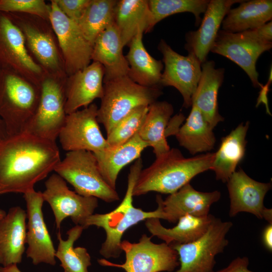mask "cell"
Here are the masks:
<instances>
[{"label":"cell","mask_w":272,"mask_h":272,"mask_svg":"<svg viewBox=\"0 0 272 272\" xmlns=\"http://www.w3.org/2000/svg\"><path fill=\"white\" fill-rule=\"evenodd\" d=\"M213 129L200 111L191 106L185 123L179 127L175 135L180 146L194 155L209 153L213 149L216 143Z\"/></svg>","instance_id":"1f68e13d"},{"label":"cell","mask_w":272,"mask_h":272,"mask_svg":"<svg viewBox=\"0 0 272 272\" xmlns=\"http://www.w3.org/2000/svg\"><path fill=\"white\" fill-rule=\"evenodd\" d=\"M45 186L42 196L52 209L56 228L59 229L63 220L68 217L76 225L84 228L87 219L98 207V198L82 196L70 190L66 181L56 173L47 179Z\"/></svg>","instance_id":"4fadbf2b"},{"label":"cell","mask_w":272,"mask_h":272,"mask_svg":"<svg viewBox=\"0 0 272 272\" xmlns=\"http://www.w3.org/2000/svg\"><path fill=\"white\" fill-rule=\"evenodd\" d=\"M98 108L96 104L92 103L66 115L58 135L64 150H85L95 154L109 147L97 120Z\"/></svg>","instance_id":"5bb4252c"},{"label":"cell","mask_w":272,"mask_h":272,"mask_svg":"<svg viewBox=\"0 0 272 272\" xmlns=\"http://www.w3.org/2000/svg\"><path fill=\"white\" fill-rule=\"evenodd\" d=\"M0 70L16 73L39 86L46 74L29 53L20 30L4 12H0Z\"/></svg>","instance_id":"7c38bea8"},{"label":"cell","mask_w":272,"mask_h":272,"mask_svg":"<svg viewBox=\"0 0 272 272\" xmlns=\"http://www.w3.org/2000/svg\"><path fill=\"white\" fill-rule=\"evenodd\" d=\"M104 77L103 66L95 61L67 77L65 85L66 114L82 107H88L96 99H101Z\"/></svg>","instance_id":"d6986e66"},{"label":"cell","mask_w":272,"mask_h":272,"mask_svg":"<svg viewBox=\"0 0 272 272\" xmlns=\"http://www.w3.org/2000/svg\"><path fill=\"white\" fill-rule=\"evenodd\" d=\"M54 171L71 184L78 194L93 196L106 202L119 199L116 189L103 178L94 154L85 150L67 152Z\"/></svg>","instance_id":"52a82bcc"},{"label":"cell","mask_w":272,"mask_h":272,"mask_svg":"<svg viewBox=\"0 0 272 272\" xmlns=\"http://www.w3.org/2000/svg\"><path fill=\"white\" fill-rule=\"evenodd\" d=\"M214 158L215 153L209 152L185 158L179 149L171 148L142 170L133 195L140 196L151 191L174 193L197 175L210 170Z\"/></svg>","instance_id":"7a4b0ae2"},{"label":"cell","mask_w":272,"mask_h":272,"mask_svg":"<svg viewBox=\"0 0 272 272\" xmlns=\"http://www.w3.org/2000/svg\"><path fill=\"white\" fill-rule=\"evenodd\" d=\"M271 0L243 1L229 10L222 22L221 30L242 32L257 28L271 21Z\"/></svg>","instance_id":"f546056e"},{"label":"cell","mask_w":272,"mask_h":272,"mask_svg":"<svg viewBox=\"0 0 272 272\" xmlns=\"http://www.w3.org/2000/svg\"><path fill=\"white\" fill-rule=\"evenodd\" d=\"M263 219L268 222L269 224H272V210L265 208L263 214Z\"/></svg>","instance_id":"7bdbcfd3"},{"label":"cell","mask_w":272,"mask_h":272,"mask_svg":"<svg viewBox=\"0 0 272 272\" xmlns=\"http://www.w3.org/2000/svg\"><path fill=\"white\" fill-rule=\"evenodd\" d=\"M60 10L69 19L77 23L91 0H53Z\"/></svg>","instance_id":"74e56055"},{"label":"cell","mask_w":272,"mask_h":272,"mask_svg":"<svg viewBox=\"0 0 272 272\" xmlns=\"http://www.w3.org/2000/svg\"><path fill=\"white\" fill-rule=\"evenodd\" d=\"M6 214L4 210L0 209V220L5 216Z\"/></svg>","instance_id":"f6af8a7d"},{"label":"cell","mask_w":272,"mask_h":272,"mask_svg":"<svg viewBox=\"0 0 272 272\" xmlns=\"http://www.w3.org/2000/svg\"><path fill=\"white\" fill-rule=\"evenodd\" d=\"M173 112V107L170 103L164 101L154 102L149 106L138 132L142 140L153 148L156 157L170 149L166 140L167 128Z\"/></svg>","instance_id":"f1b7e54d"},{"label":"cell","mask_w":272,"mask_h":272,"mask_svg":"<svg viewBox=\"0 0 272 272\" xmlns=\"http://www.w3.org/2000/svg\"><path fill=\"white\" fill-rule=\"evenodd\" d=\"M256 35L262 40L267 42H272V22L266 24L254 29Z\"/></svg>","instance_id":"ab89813d"},{"label":"cell","mask_w":272,"mask_h":272,"mask_svg":"<svg viewBox=\"0 0 272 272\" xmlns=\"http://www.w3.org/2000/svg\"><path fill=\"white\" fill-rule=\"evenodd\" d=\"M233 226L215 218L205 234L188 243L170 244L177 253L179 268L172 272H214L215 257L228 244L226 237Z\"/></svg>","instance_id":"9c48e42d"},{"label":"cell","mask_w":272,"mask_h":272,"mask_svg":"<svg viewBox=\"0 0 272 272\" xmlns=\"http://www.w3.org/2000/svg\"><path fill=\"white\" fill-rule=\"evenodd\" d=\"M249 125V121L241 123L221 139L219 148L215 153V158L210 169L215 172L217 180L227 182L243 159Z\"/></svg>","instance_id":"4316f807"},{"label":"cell","mask_w":272,"mask_h":272,"mask_svg":"<svg viewBox=\"0 0 272 272\" xmlns=\"http://www.w3.org/2000/svg\"><path fill=\"white\" fill-rule=\"evenodd\" d=\"M40 86L13 72L0 70V118L7 137L23 133L39 102Z\"/></svg>","instance_id":"277c9868"},{"label":"cell","mask_w":272,"mask_h":272,"mask_svg":"<svg viewBox=\"0 0 272 272\" xmlns=\"http://www.w3.org/2000/svg\"><path fill=\"white\" fill-rule=\"evenodd\" d=\"M26 212L19 206L9 210L0 220V264L22 262L26 243Z\"/></svg>","instance_id":"603a6c76"},{"label":"cell","mask_w":272,"mask_h":272,"mask_svg":"<svg viewBox=\"0 0 272 272\" xmlns=\"http://www.w3.org/2000/svg\"><path fill=\"white\" fill-rule=\"evenodd\" d=\"M150 13V31L158 22L172 15L183 12L192 13L196 26L201 21L200 14L205 13L209 0H149Z\"/></svg>","instance_id":"e575fe53"},{"label":"cell","mask_w":272,"mask_h":272,"mask_svg":"<svg viewBox=\"0 0 272 272\" xmlns=\"http://www.w3.org/2000/svg\"><path fill=\"white\" fill-rule=\"evenodd\" d=\"M143 31H139L128 45L129 51L125 56L129 66L127 76L140 85L161 88L163 64L146 49L143 42Z\"/></svg>","instance_id":"83f0119b"},{"label":"cell","mask_w":272,"mask_h":272,"mask_svg":"<svg viewBox=\"0 0 272 272\" xmlns=\"http://www.w3.org/2000/svg\"><path fill=\"white\" fill-rule=\"evenodd\" d=\"M60 161L55 141L23 132L0 142V194L33 189Z\"/></svg>","instance_id":"6da1fadb"},{"label":"cell","mask_w":272,"mask_h":272,"mask_svg":"<svg viewBox=\"0 0 272 272\" xmlns=\"http://www.w3.org/2000/svg\"><path fill=\"white\" fill-rule=\"evenodd\" d=\"M230 198L229 215L231 217L246 212L263 219L265 207L264 197L271 188L270 183L257 181L242 169L235 171L227 181Z\"/></svg>","instance_id":"ac0fdd59"},{"label":"cell","mask_w":272,"mask_h":272,"mask_svg":"<svg viewBox=\"0 0 272 272\" xmlns=\"http://www.w3.org/2000/svg\"><path fill=\"white\" fill-rule=\"evenodd\" d=\"M7 137L3 121L0 118V142Z\"/></svg>","instance_id":"ee69618b"},{"label":"cell","mask_w":272,"mask_h":272,"mask_svg":"<svg viewBox=\"0 0 272 272\" xmlns=\"http://www.w3.org/2000/svg\"><path fill=\"white\" fill-rule=\"evenodd\" d=\"M243 0H210L198 29L185 34V48L201 63L206 61L220 30L222 22L232 6Z\"/></svg>","instance_id":"ffe728a7"},{"label":"cell","mask_w":272,"mask_h":272,"mask_svg":"<svg viewBox=\"0 0 272 272\" xmlns=\"http://www.w3.org/2000/svg\"><path fill=\"white\" fill-rule=\"evenodd\" d=\"M7 14L22 33L30 56L45 73L67 77L57 38L50 21L28 14Z\"/></svg>","instance_id":"8992f818"},{"label":"cell","mask_w":272,"mask_h":272,"mask_svg":"<svg viewBox=\"0 0 272 272\" xmlns=\"http://www.w3.org/2000/svg\"><path fill=\"white\" fill-rule=\"evenodd\" d=\"M141 158L135 161L130 168L127 177V186L124 198L112 211L104 214H93L89 217L84 229L91 226L103 229L106 239L102 244L100 254L106 259L117 258L121 254V238L125 231L140 222L150 218L164 219L161 205L153 211L146 212L133 205V190L139 175L143 169Z\"/></svg>","instance_id":"3957f363"},{"label":"cell","mask_w":272,"mask_h":272,"mask_svg":"<svg viewBox=\"0 0 272 272\" xmlns=\"http://www.w3.org/2000/svg\"><path fill=\"white\" fill-rule=\"evenodd\" d=\"M272 47V42L260 39L253 30L231 33L220 30L211 50L230 59L246 73L255 88L263 87L258 81L256 61Z\"/></svg>","instance_id":"8fae6325"},{"label":"cell","mask_w":272,"mask_h":272,"mask_svg":"<svg viewBox=\"0 0 272 272\" xmlns=\"http://www.w3.org/2000/svg\"><path fill=\"white\" fill-rule=\"evenodd\" d=\"M220 191L202 192L195 189L189 183L170 194L165 200L157 195L156 201L162 207L164 220L175 223L185 215L197 217L210 214L211 206L221 197Z\"/></svg>","instance_id":"44dd1931"},{"label":"cell","mask_w":272,"mask_h":272,"mask_svg":"<svg viewBox=\"0 0 272 272\" xmlns=\"http://www.w3.org/2000/svg\"><path fill=\"white\" fill-rule=\"evenodd\" d=\"M249 259L247 257H237L226 267L217 272H253L248 268Z\"/></svg>","instance_id":"f35d334b"},{"label":"cell","mask_w":272,"mask_h":272,"mask_svg":"<svg viewBox=\"0 0 272 272\" xmlns=\"http://www.w3.org/2000/svg\"><path fill=\"white\" fill-rule=\"evenodd\" d=\"M121 39L114 22L96 39L91 54L92 61L104 67L103 83L127 76L129 66L123 54Z\"/></svg>","instance_id":"7402d4cb"},{"label":"cell","mask_w":272,"mask_h":272,"mask_svg":"<svg viewBox=\"0 0 272 272\" xmlns=\"http://www.w3.org/2000/svg\"><path fill=\"white\" fill-rule=\"evenodd\" d=\"M117 1L91 0L76 23L84 36L93 46L98 36L114 22Z\"/></svg>","instance_id":"d6a6232c"},{"label":"cell","mask_w":272,"mask_h":272,"mask_svg":"<svg viewBox=\"0 0 272 272\" xmlns=\"http://www.w3.org/2000/svg\"><path fill=\"white\" fill-rule=\"evenodd\" d=\"M84 228L76 225L69 229L67 239L63 240L60 232L57 234L58 244L55 257L60 261L64 272H89L91 265V256L87 249L83 247H74L75 242L80 237Z\"/></svg>","instance_id":"836d02e7"},{"label":"cell","mask_w":272,"mask_h":272,"mask_svg":"<svg viewBox=\"0 0 272 272\" xmlns=\"http://www.w3.org/2000/svg\"><path fill=\"white\" fill-rule=\"evenodd\" d=\"M23 197L28 219L27 257L32 259L34 265L45 263L54 265L56 250L44 220L42 207L44 200L42 192L33 189L24 193Z\"/></svg>","instance_id":"e0dca14e"},{"label":"cell","mask_w":272,"mask_h":272,"mask_svg":"<svg viewBox=\"0 0 272 272\" xmlns=\"http://www.w3.org/2000/svg\"><path fill=\"white\" fill-rule=\"evenodd\" d=\"M50 6L49 21L57 38L65 74L69 76L90 63L93 45L78 24L66 17L53 0Z\"/></svg>","instance_id":"9a60e30c"},{"label":"cell","mask_w":272,"mask_h":272,"mask_svg":"<svg viewBox=\"0 0 272 272\" xmlns=\"http://www.w3.org/2000/svg\"><path fill=\"white\" fill-rule=\"evenodd\" d=\"M66 77L45 74L40 84V96L36 111L24 132L55 141L63 127Z\"/></svg>","instance_id":"ba28073f"},{"label":"cell","mask_w":272,"mask_h":272,"mask_svg":"<svg viewBox=\"0 0 272 272\" xmlns=\"http://www.w3.org/2000/svg\"><path fill=\"white\" fill-rule=\"evenodd\" d=\"M120 246L125 254L124 263H115L104 258L99 259L98 263L102 266L121 268L125 272H172L179 266L178 254L170 245L155 243L151 237L145 234L138 242L123 240Z\"/></svg>","instance_id":"30bf717a"},{"label":"cell","mask_w":272,"mask_h":272,"mask_svg":"<svg viewBox=\"0 0 272 272\" xmlns=\"http://www.w3.org/2000/svg\"><path fill=\"white\" fill-rule=\"evenodd\" d=\"M0 12L31 14L49 21L50 6L44 0H0Z\"/></svg>","instance_id":"8d00e7d4"},{"label":"cell","mask_w":272,"mask_h":272,"mask_svg":"<svg viewBox=\"0 0 272 272\" xmlns=\"http://www.w3.org/2000/svg\"><path fill=\"white\" fill-rule=\"evenodd\" d=\"M148 108H135L115 125L106 138L110 147L115 148L126 143L139 132Z\"/></svg>","instance_id":"d590c367"},{"label":"cell","mask_w":272,"mask_h":272,"mask_svg":"<svg viewBox=\"0 0 272 272\" xmlns=\"http://www.w3.org/2000/svg\"><path fill=\"white\" fill-rule=\"evenodd\" d=\"M0 272H22L17 264H11L7 266H0Z\"/></svg>","instance_id":"b9f144b4"},{"label":"cell","mask_w":272,"mask_h":272,"mask_svg":"<svg viewBox=\"0 0 272 272\" xmlns=\"http://www.w3.org/2000/svg\"><path fill=\"white\" fill-rule=\"evenodd\" d=\"M262 243L265 247L269 251L272 250V224H268L265 227L262 234Z\"/></svg>","instance_id":"60d3db41"},{"label":"cell","mask_w":272,"mask_h":272,"mask_svg":"<svg viewBox=\"0 0 272 272\" xmlns=\"http://www.w3.org/2000/svg\"><path fill=\"white\" fill-rule=\"evenodd\" d=\"M201 73L192 98L191 106L196 107L213 129L224 118L219 113L218 95L225 70L215 68V62L206 60L201 64Z\"/></svg>","instance_id":"cb8c5ba5"},{"label":"cell","mask_w":272,"mask_h":272,"mask_svg":"<svg viewBox=\"0 0 272 272\" xmlns=\"http://www.w3.org/2000/svg\"><path fill=\"white\" fill-rule=\"evenodd\" d=\"M150 13L147 0L117 1L114 11V24L124 47L137 33L150 32Z\"/></svg>","instance_id":"4dcf8cb0"},{"label":"cell","mask_w":272,"mask_h":272,"mask_svg":"<svg viewBox=\"0 0 272 272\" xmlns=\"http://www.w3.org/2000/svg\"><path fill=\"white\" fill-rule=\"evenodd\" d=\"M148 145L140 137L138 132L126 143L115 148L109 147L94 154L99 169L104 180L116 189L118 175L127 165L140 158Z\"/></svg>","instance_id":"d4e9b609"},{"label":"cell","mask_w":272,"mask_h":272,"mask_svg":"<svg viewBox=\"0 0 272 272\" xmlns=\"http://www.w3.org/2000/svg\"><path fill=\"white\" fill-rule=\"evenodd\" d=\"M215 218L211 214L202 217L185 215L171 228L164 227L158 218H150L145 221V225L152 236H157L167 244H185L203 235Z\"/></svg>","instance_id":"484cf974"},{"label":"cell","mask_w":272,"mask_h":272,"mask_svg":"<svg viewBox=\"0 0 272 272\" xmlns=\"http://www.w3.org/2000/svg\"><path fill=\"white\" fill-rule=\"evenodd\" d=\"M162 94L161 88L140 85L127 76L104 82L97 120L103 125L107 134L132 110L149 106Z\"/></svg>","instance_id":"5b68a950"},{"label":"cell","mask_w":272,"mask_h":272,"mask_svg":"<svg viewBox=\"0 0 272 272\" xmlns=\"http://www.w3.org/2000/svg\"><path fill=\"white\" fill-rule=\"evenodd\" d=\"M158 49L163 55L164 63L160 86L174 87L183 97V106H191L201 76V62L192 53L184 56L176 52L163 39L160 40Z\"/></svg>","instance_id":"2e32d148"}]
</instances>
